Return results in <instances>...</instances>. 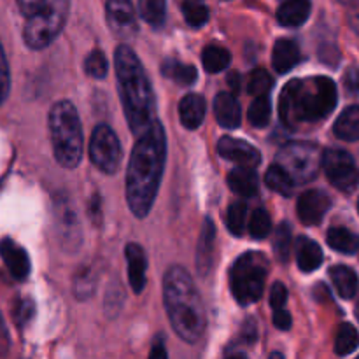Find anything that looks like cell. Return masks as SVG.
Listing matches in <instances>:
<instances>
[{
  "label": "cell",
  "instance_id": "1",
  "mask_svg": "<svg viewBox=\"0 0 359 359\" xmlns=\"http://www.w3.org/2000/svg\"><path fill=\"white\" fill-rule=\"evenodd\" d=\"M167 160V135L161 123L154 121L137 137L126 168V200L133 216L144 219L153 209Z\"/></svg>",
  "mask_w": 359,
  "mask_h": 359
},
{
  "label": "cell",
  "instance_id": "2",
  "mask_svg": "<svg viewBox=\"0 0 359 359\" xmlns=\"http://www.w3.org/2000/svg\"><path fill=\"white\" fill-rule=\"evenodd\" d=\"M114 69L126 121L133 135L139 137L156 121V102L153 86L130 46H119L114 53Z\"/></svg>",
  "mask_w": 359,
  "mask_h": 359
},
{
  "label": "cell",
  "instance_id": "3",
  "mask_svg": "<svg viewBox=\"0 0 359 359\" xmlns=\"http://www.w3.org/2000/svg\"><path fill=\"white\" fill-rule=\"evenodd\" d=\"M163 300L174 332L184 342H198L207 328V314L202 297L184 266L174 265L167 270Z\"/></svg>",
  "mask_w": 359,
  "mask_h": 359
},
{
  "label": "cell",
  "instance_id": "4",
  "mask_svg": "<svg viewBox=\"0 0 359 359\" xmlns=\"http://www.w3.org/2000/svg\"><path fill=\"white\" fill-rule=\"evenodd\" d=\"M337 98V84L330 77L293 79L280 93V119L287 126L321 121L332 114Z\"/></svg>",
  "mask_w": 359,
  "mask_h": 359
},
{
  "label": "cell",
  "instance_id": "5",
  "mask_svg": "<svg viewBox=\"0 0 359 359\" xmlns=\"http://www.w3.org/2000/svg\"><path fill=\"white\" fill-rule=\"evenodd\" d=\"M55 158L63 168H76L83 156V126L72 102L60 100L49 111Z\"/></svg>",
  "mask_w": 359,
  "mask_h": 359
},
{
  "label": "cell",
  "instance_id": "6",
  "mask_svg": "<svg viewBox=\"0 0 359 359\" xmlns=\"http://www.w3.org/2000/svg\"><path fill=\"white\" fill-rule=\"evenodd\" d=\"M269 276V259L258 251L245 252L235 262L230 272V286L235 300L245 305L256 304L265 290Z\"/></svg>",
  "mask_w": 359,
  "mask_h": 359
},
{
  "label": "cell",
  "instance_id": "7",
  "mask_svg": "<svg viewBox=\"0 0 359 359\" xmlns=\"http://www.w3.org/2000/svg\"><path fill=\"white\" fill-rule=\"evenodd\" d=\"M69 16V0H49L28 16L23 39L30 49H44L58 37Z\"/></svg>",
  "mask_w": 359,
  "mask_h": 359
},
{
  "label": "cell",
  "instance_id": "8",
  "mask_svg": "<svg viewBox=\"0 0 359 359\" xmlns=\"http://www.w3.org/2000/svg\"><path fill=\"white\" fill-rule=\"evenodd\" d=\"M323 153L312 142H290L277 153L276 163L280 165L293 184H305L318 175Z\"/></svg>",
  "mask_w": 359,
  "mask_h": 359
},
{
  "label": "cell",
  "instance_id": "9",
  "mask_svg": "<svg viewBox=\"0 0 359 359\" xmlns=\"http://www.w3.org/2000/svg\"><path fill=\"white\" fill-rule=\"evenodd\" d=\"M91 163L104 174H116L121 165V144L114 130L107 125H98L90 140Z\"/></svg>",
  "mask_w": 359,
  "mask_h": 359
},
{
  "label": "cell",
  "instance_id": "10",
  "mask_svg": "<svg viewBox=\"0 0 359 359\" xmlns=\"http://www.w3.org/2000/svg\"><path fill=\"white\" fill-rule=\"evenodd\" d=\"M321 165L328 181L337 189L351 193L359 186V168L354 158L342 149H326L323 153Z\"/></svg>",
  "mask_w": 359,
  "mask_h": 359
},
{
  "label": "cell",
  "instance_id": "11",
  "mask_svg": "<svg viewBox=\"0 0 359 359\" xmlns=\"http://www.w3.org/2000/svg\"><path fill=\"white\" fill-rule=\"evenodd\" d=\"M330 207H332V198L325 191L311 189V191H305L300 196L297 212L302 223L307 224V226H316V224L321 223Z\"/></svg>",
  "mask_w": 359,
  "mask_h": 359
},
{
  "label": "cell",
  "instance_id": "12",
  "mask_svg": "<svg viewBox=\"0 0 359 359\" xmlns=\"http://www.w3.org/2000/svg\"><path fill=\"white\" fill-rule=\"evenodd\" d=\"M217 153L224 160L238 163L241 167L255 168L262 161V154L252 144L241 139H233V137H223L217 144Z\"/></svg>",
  "mask_w": 359,
  "mask_h": 359
},
{
  "label": "cell",
  "instance_id": "13",
  "mask_svg": "<svg viewBox=\"0 0 359 359\" xmlns=\"http://www.w3.org/2000/svg\"><path fill=\"white\" fill-rule=\"evenodd\" d=\"M107 23L121 37H128L137 30L135 9L132 0H107Z\"/></svg>",
  "mask_w": 359,
  "mask_h": 359
},
{
  "label": "cell",
  "instance_id": "14",
  "mask_svg": "<svg viewBox=\"0 0 359 359\" xmlns=\"http://www.w3.org/2000/svg\"><path fill=\"white\" fill-rule=\"evenodd\" d=\"M0 256L6 263L7 270L16 280H25L30 273V259H28L27 251L21 245L11 238L0 241Z\"/></svg>",
  "mask_w": 359,
  "mask_h": 359
},
{
  "label": "cell",
  "instance_id": "15",
  "mask_svg": "<svg viewBox=\"0 0 359 359\" xmlns=\"http://www.w3.org/2000/svg\"><path fill=\"white\" fill-rule=\"evenodd\" d=\"M126 262H128V280L132 286L133 293H142L146 286V270H147V258L144 249L139 244L126 245Z\"/></svg>",
  "mask_w": 359,
  "mask_h": 359
},
{
  "label": "cell",
  "instance_id": "16",
  "mask_svg": "<svg viewBox=\"0 0 359 359\" xmlns=\"http://www.w3.org/2000/svg\"><path fill=\"white\" fill-rule=\"evenodd\" d=\"M207 104L205 98L198 93H188L179 102V118L184 128L195 130L205 119Z\"/></svg>",
  "mask_w": 359,
  "mask_h": 359
},
{
  "label": "cell",
  "instance_id": "17",
  "mask_svg": "<svg viewBox=\"0 0 359 359\" xmlns=\"http://www.w3.org/2000/svg\"><path fill=\"white\" fill-rule=\"evenodd\" d=\"M214 114L223 128L233 130L241 126V104L231 93H217L214 98Z\"/></svg>",
  "mask_w": 359,
  "mask_h": 359
},
{
  "label": "cell",
  "instance_id": "18",
  "mask_svg": "<svg viewBox=\"0 0 359 359\" xmlns=\"http://www.w3.org/2000/svg\"><path fill=\"white\" fill-rule=\"evenodd\" d=\"M214 241H216V226L210 219L203 221L200 233L198 249H196V269L202 276H207L214 263Z\"/></svg>",
  "mask_w": 359,
  "mask_h": 359
},
{
  "label": "cell",
  "instance_id": "19",
  "mask_svg": "<svg viewBox=\"0 0 359 359\" xmlns=\"http://www.w3.org/2000/svg\"><path fill=\"white\" fill-rule=\"evenodd\" d=\"M300 48H298V44L294 41L280 39L273 46L272 65L279 74H286L291 69H294L298 65V62H300Z\"/></svg>",
  "mask_w": 359,
  "mask_h": 359
},
{
  "label": "cell",
  "instance_id": "20",
  "mask_svg": "<svg viewBox=\"0 0 359 359\" xmlns=\"http://www.w3.org/2000/svg\"><path fill=\"white\" fill-rule=\"evenodd\" d=\"M311 0H284L277 11V20L283 27H300L311 16Z\"/></svg>",
  "mask_w": 359,
  "mask_h": 359
},
{
  "label": "cell",
  "instance_id": "21",
  "mask_svg": "<svg viewBox=\"0 0 359 359\" xmlns=\"http://www.w3.org/2000/svg\"><path fill=\"white\" fill-rule=\"evenodd\" d=\"M228 186L233 193L244 196V198H249V196H255L258 193V175H256L255 168L238 165L237 168H233L228 174Z\"/></svg>",
  "mask_w": 359,
  "mask_h": 359
},
{
  "label": "cell",
  "instance_id": "22",
  "mask_svg": "<svg viewBox=\"0 0 359 359\" xmlns=\"http://www.w3.org/2000/svg\"><path fill=\"white\" fill-rule=\"evenodd\" d=\"M297 262L302 272H314L323 263V249L318 242L300 237L297 241Z\"/></svg>",
  "mask_w": 359,
  "mask_h": 359
},
{
  "label": "cell",
  "instance_id": "23",
  "mask_svg": "<svg viewBox=\"0 0 359 359\" xmlns=\"http://www.w3.org/2000/svg\"><path fill=\"white\" fill-rule=\"evenodd\" d=\"M330 277L333 280L337 293L346 300L356 297L358 293V276L353 269L346 265H335L330 269Z\"/></svg>",
  "mask_w": 359,
  "mask_h": 359
},
{
  "label": "cell",
  "instance_id": "24",
  "mask_svg": "<svg viewBox=\"0 0 359 359\" xmlns=\"http://www.w3.org/2000/svg\"><path fill=\"white\" fill-rule=\"evenodd\" d=\"M333 132L339 139L347 140V142L359 140V105H351L339 116Z\"/></svg>",
  "mask_w": 359,
  "mask_h": 359
},
{
  "label": "cell",
  "instance_id": "25",
  "mask_svg": "<svg viewBox=\"0 0 359 359\" xmlns=\"http://www.w3.org/2000/svg\"><path fill=\"white\" fill-rule=\"evenodd\" d=\"M326 242L332 249L342 252V255H354L359 251V237L351 230L342 226L330 228L326 235Z\"/></svg>",
  "mask_w": 359,
  "mask_h": 359
},
{
  "label": "cell",
  "instance_id": "26",
  "mask_svg": "<svg viewBox=\"0 0 359 359\" xmlns=\"http://www.w3.org/2000/svg\"><path fill=\"white\" fill-rule=\"evenodd\" d=\"M161 74L168 79H172L174 83L182 84V86H189L196 81V69L193 65H188V63H182L179 60L168 58L165 60L163 65H161Z\"/></svg>",
  "mask_w": 359,
  "mask_h": 359
},
{
  "label": "cell",
  "instance_id": "27",
  "mask_svg": "<svg viewBox=\"0 0 359 359\" xmlns=\"http://www.w3.org/2000/svg\"><path fill=\"white\" fill-rule=\"evenodd\" d=\"M139 13L147 25L158 30L167 18V0H139Z\"/></svg>",
  "mask_w": 359,
  "mask_h": 359
},
{
  "label": "cell",
  "instance_id": "28",
  "mask_svg": "<svg viewBox=\"0 0 359 359\" xmlns=\"http://www.w3.org/2000/svg\"><path fill=\"white\" fill-rule=\"evenodd\" d=\"M231 62V55L228 49L221 48V46L210 44L203 49L202 53V63L209 74H217L221 70L226 69Z\"/></svg>",
  "mask_w": 359,
  "mask_h": 359
},
{
  "label": "cell",
  "instance_id": "29",
  "mask_svg": "<svg viewBox=\"0 0 359 359\" xmlns=\"http://www.w3.org/2000/svg\"><path fill=\"white\" fill-rule=\"evenodd\" d=\"M359 347V333L349 323H344L339 326V332L335 337V353L339 356H349Z\"/></svg>",
  "mask_w": 359,
  "mask_h": 359
},
{
  "label": "cell",
  "instance_id": "30",
  "mask_svg": "<svg viewBox=\"0 0 359 359\" xmlns=\"http://www.w3.org/2000/svg\"><path fill=\"white\" fill-rule=\"evenodd\" d=\"M265 182H266V186L272 189V191L279 193V195H283V196H290L291 191H293V186H294L293 181H291V177L287 175V172L277 163H273L272 167L266 170Z\"/></svg>",
  "mask_w": 359,
  "mask_h": 359
},
{
  "label": "cell",
  "instance_id": "31",
  "mask_svg": "<svg viewBox=\"0 0 359 359\" xmlns=\"http://www.w3.org/2000/svg\"><path fill=\"white\" fill-rule=\"evenodd\" d=\"M270 116H272V102L269 95H259L249 107V121L256 128H263L269 125Z\"/></svg>",
  "mask_w": 359,
  "mask_h": 359
},
{
  "label": "cell",
  "instance_id": "32",
  "mask_svg": "<svg viewBox=\"0 0 359 359\" xmlns=\"http://www.w3.org/2000/svg\"><path fill=\"white\" fill-rule=\"evenodd\" d=\"M245 217H248V205L242 200L231 203L226 214V226L231 235L241 237L245 230Z\"/></svg>",
  "mask_w": 359,
  "mask_h": 359
},
{
  "label": "cell",
  "instance_id": "33",
  "mask_svg": "<svg viewBox=\"0 0 359 359\" xmlns=\"http://www.w3.org/2000/svg\"><path fill=\"white\" fill-rule=\"evenodd\" d=\"M182 14H184L186 23L195 28L203 27L207 20H209V9L202 2H198V0H184Z\"/></svg>",
  "mask_w": 359,
  "mask_h": 359
},
{
  "label": "cell",
  "instance_id": "34",
  "mask_svg": "<svg viewBox=\"0 0 359 359\" xmlns=\"http://www.w3.org/2000/svg\"><path fill=\"white\" fill-rule=\"evenodd\" d=\"M273 251L280 263H286L290 259L291 252V226L287 223H280L277 226L276 237H273Z\"/></svg>",
  "mask_w": 359,
  "mask_h": 359
},
{
  "label": "cell",
  "instance_id": "35",
  "mask_svg": "<svg viewBox=\"0 0 359 359\" xmlns=\"http://www.w3.org/2000/svg\"><path fill=\"white\" fill-rule=\"evenodd\" d=\"M272 230V219H270L269 212L265 209H256L252 212L251 221H249V233L256 241H262Z\"/></svg>",
  "mask_w": 359,
  "mask_h": 359
},
{
  "label": "cell",
  "instance_id": "36",
  "mask_svg": "<svg viewBox=\"0 0 359 359\" xmlns=\"http://www.w3.org/2000/svg\"><path fill=\"white\" fill-rule=\"evenodd\" d=\"M84 70H86L88 76L93 77V79H104V77L107 76V58H105V55L100 49H93V51L86 56Z\"/></svg>",
  "mask_w": 359,
  "mask_h": 359
},
{
  "label": "cell",
  "instance_id": "37",
  "mask_svg": "<svg viewBox=\"0 0 359 359\" xmlns=\"http://www.w3.org/2000/svg\"><path fill=\"white\" fill-rule=\"evenodd\" d=\"M273 79L270 77V74L263 69H256L249 74V83L248 90L249 93L259 97V95H269V91L272 90Z\"/></svg>",
  "mask_w": 359,
  "mask_h": 359
},
{
  "label": "cell",
  "instance_id": "38",
  "mask_svg": "<svg viewBox=\"0 0 359 359\" xmlns=\"http://www.w3.org/2000/svg\"><path fill=\"white\" fill-rule=\"evenodd\" d=\"M34 314H35L34 300L25 298V300L18 302L16 309H14V321H16V325L20 326V328H23V326H27L28 323L32 321Z\"/></svg>",
  "mask_w": 359,
  "mask_h": 359
},
{
  "label": "cell",
  "instance_id": "39",
  "mask_svg": "<svg viewBox=\"0 0 359 359\" xmlns=\"http://www.w3.org/2000/svg\"><path fill=\"white\" fill-rule=\"evenodd\" d=\"M9 88H11L9 65H7L6 53H4L2 44H0V105L6 102L7 95H9Z\"/></svg>",
  "mask_w": 359,
  "mask_h": 359
},
{
  "label": "cell",
  "instance_id": "40",
  "mask_svg": "<svg viewBox=\"0 0 359 359\" xmlns=\"http://www.w3.org/2000/svg\"><path fill=\"white\" fill-rule=\"evenodd\" d=\"M123 304V293L119 287H112V290L107 291V297H105V312L107 316L114 318L119 311H121Z\"/></svg>",
  "mask_w": 359,
  "mask_h": 359
},
{
  "label": "cell",
  "instance_id": "41",
  "mask_svg": "<svg viewBox=\"0 0 359 359\" xmlns=\"http://www.w3.org/2000/svg\"><path fill=\"white\" fill-rule=\"evenodd\" d=\"M344 88L349 95H359V69L358 67H349L344 74Z\"/></svg>",
  "mask_w": 359,
  "mask_h": 359
},
{
  "label": "cell",
  "instance_id": "42",
  "mask_svg": "<svg viewBox=\"0 0 359 359\" xmlns=\"http://www.w3.org/2000/svg\"><path fill=\"white\" fill-rule=\"evenodd\" d=\"M286 300H287L286 286H284L283 283L273 284L272 291H270V305H272L273 311H276V309H283L284 304H286Z\"/></svg>",
  "mask_w": 359,
  "mask_h": 359
},
{
  "label": "cell",
  "instance_id": "43",
  "mask_svg": "<svg viewBox=\"0 0 359 359\" xmlns=\"http://www.w3.org/2000/svg\"><path fill=\"white\" fill-rule=\"evenodd\" d=\"M273 325H276V328L283 330V332H287V330L291 328V325H293V319H291L290 312L284 311V307L276 309V314H273Z\"/></svg>",
  "mask_w": 359,
  "mask_h": 359
},
{
  "label": "cell",
  "instance_id": "44",
  "mask_svg": "<svg viewBox=\"0 0 359 359\" xmlns=\"http://www.w3.org/2000/svg\"><path fill=\"white\" fill-rule=\"evenodd\" d=\"M16 2L25 16H32V14L37 13V11L44 6L46 0H16Z\"/></svg>",
  "mask_w": 359,
  "mask_h": 359
},
{
  "label": "cell",
  "instance_id": "45",
  "mask_svg": "<svg viewBox=\"0 0 359 359\" xmlns=\"http://www.w3.org/2000/svg\"><path fill=\"white\" fill-rule=\"evenodd\" d=\"M242 339L248 344H252L256 340V323L255 319H248L242 326Z\"/></svg>",
  "mask_w": 359,
  "mask_h": 359
},
{
  "label": "cell",
  "instance_id": "46",
  "mask_svg": "<svg viewBox=\"0 0 359 359\" xmlns=\"http://www.w3.org/2000/svg\"><path fill=\"white\" fill-rule=\"evenodd\" d=\"M7 349H9V333H7L4 319L0 316V354H6Z\"/></svg>",
  "mask_w": 359,
  "mask_h": 359
},
{
  "label": "cell",
  "instance_id": "47",
  "mask_svg": "<svg viewBox=\"0 0 359 359\" xmlns=\"http://www.w3.org/2000/svg\"><path fill=\"white\" fill-rule=\"evenodd\" d=\"M151 358H167V349H165L161 337H158V339L154 340L153 351H151Z\"/></svg>",
  "mask_w": 359,
  "mask_h": 359
},
{
  "label": "cell",
  "instance_id": "48",
  "mask_svg": "<svg viewBox=\"0 0 359 359\" xmlns=\"http://www.w3.org/2000/svg\"><path fill=\"white\" fill-rule=\"evenodd\" d=\"M349 21H351V27L354 28V30L359 34V0L356 4L353 6V9H351L349 13Z\"/></svg>",
  "mask_w": 359,
  "mask_h": 359
},
{
  "label": "cell",
  "instance_id": "49",
  "mask_svg": "<svg viewBox=\"0 0 359 359\" xmlns=\"http://www.w3.org/2000/svg\"><path fill=\"white\" fill-rule=\"evenodd\" d=\"M228 84H230L235 91H238V88H241V76H238V72H231L230 76H228Z\"/></svg>",
  "mask_w": 359,
  "mask_h": 359
},
{
  "label": "cell",
  "instance_id": "50",
  "mask_svg": "<svg viewBox=\"0 0 359 359\" xmlns=\"http://www.w3.org/2000/svg\"><path fill=\"white\" fill-rule=\"evenodd\" d=\"M356 314H358V319H359V302H358V307H356Z\"/></svg>",
  "mask_w": 359,
  "mask_h": 359
},
{
  "label": "cell",
  "instance_id": "51",
  "mask_svg": "<svg viewBox=\"0 0 359 359\" xmlns=\"http://www.w3.org/2000/svg\"><path fill=\"white\" fill-rule=\"evenodd\" d=\"M358 212H359V200H358Z\"/></svg>",
  "mask_w": 359,
  "mask_h": 359
}]
</instances>
